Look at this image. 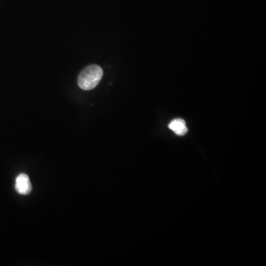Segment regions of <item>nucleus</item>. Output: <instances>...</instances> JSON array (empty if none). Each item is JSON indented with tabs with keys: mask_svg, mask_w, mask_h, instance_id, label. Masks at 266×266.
Wrapping results in <instances>:
<instances>
[{
	"mask_svg": "<svg viewBox=\"0 0 266 266\" xmlns=\"http://www.w3.org/2000/svg\"><path fill=\"white\" fill-rule=\"evenodd\" d=\"M169 128L176 135H180V136L186 135L187 132H188L186 122L183 119H177L172 121L171 123L169 124Z\"/></svg>",
	"mask_w": 266,
	"mask_h": 266,
	"instance_id": "7ed1b4c3",
	"label": "nucleus"
},
{
	"mask_svg": "<svg viewBox=\"0 0 266 266\" xmlns=\"http://www.w3.org/2000/svg\"><path fill=\"white\" fill-rule=\"evenodd\" d=\"M103 77V70L98 65H90L84 69L79 75L78 84L84 90H91L96 88Z\"/></svg>",
	"mask_w": 266,
	"mask_h": 266,
	"instance_id": "f257e3e1",
	"label": "nucleus"
},
{
	"mask_svg": "<svg viewBox=\"0 0 266 266\" xmlns=\"http://www.w3.org/2000/svg\"><path fill=\"white\" fill-rule=\"evenodd\" d=\"M15 188L19 194L28 195L32 190L31 183L28 176L25 174L19 175L16 180Z\"/></svg>",
	"mask_w": 266,
	"mask_h": 266,
	"instance_id": "f03ea898",
	"label": "nucleus"
}]
</instances>
